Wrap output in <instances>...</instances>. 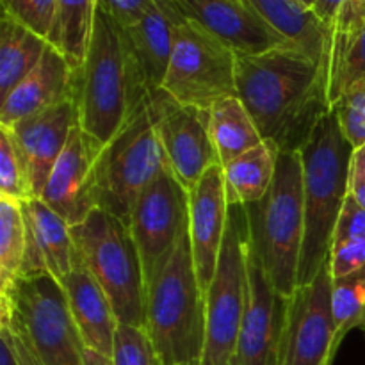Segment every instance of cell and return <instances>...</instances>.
Segmentation results:
<instances>
[{
	"label": "cell",
	"instance_id": "cell-1",
	"mask_svg": "<svg viewBox=\"0 0 365 365\" xmlns=\"http://www.w3.org/2000/svg\"><path fill=\"white\" fill-rule=\"evenodd\" d=\"M235 84L264 141L280 152H302L331 110L324 64L294 45L257 56L237 53Z\"/></svg>",
	"mask_w": 365,
	"mask_h": 365
},
{
	"label": "cell",
	"instance_id": "cell-2",
	"mask_svg": "<svg viewBox=\"0 0 365 365\" xmlns=\"http://www.w3.org/2000/svg\"><path fill=\"white\" fill-rule=\"evenodd\" d=\"M148 95L123 27L100 6L84 64L73 71L78 125L107 145Z\"/></svg>",
	"mask_w": 365,
	"mask_h": 365
},
{
	"label": "cell",
	"instance_id": "cell-3",
	"mask_svg": "<svg viewBox=\"0 0 365 365\" xmlns=\"http://www.w3.org/2000/svg\"><path fill=\"white\" fill-rule=\"evenodd\" d=\"M353 146L342 134L337 114H327L299 152L303 164L305 234L298 285L310 284L328 262L335 225L349 195Z\"/></svg>",
	"mask_w": 365,
	"mask_h": 365
},
{
	"label": "cell",
	"instance_id": "cell-4",
	"mask_svg": "<svg viewBox=\"0 0 365 365\" xmlns=\"http://www.w3.org/2000/svg\"><path fill=\"white\" fill-rule=\"evenodd\" d=\"M205 317V292L196 274L187 227L146 292V331L163 365L202 360Z\"/></svg>",
	"mask_w": 365,
	"mask_h": 365
},
{
	"label": "cell",
	"instance_id": "cell-5",
	"mask_svg": "<svg viewBox=\"0 0 365 365\" xmlns=\"http://www.w3.org/2000/svg\"><path fill=\"white\" fill-rule=\"evenodd\" d=\"M250 241L273 287L289 298L298 287L305 234L303 164L299 153H278L273 184L260 202L245 205Z\"/></svg>",
	"mask_w": 365,
	"mask_h": 365
},
{
	"label": "cell",
	"instance_id": "cell-6",
	"mask_svg": "<svg viewBox=\"0 0 365 365\" xmlns=\"http://www.w3.org/2000/svg\"><path fill=\"white\" fill-rule=\"evenodd\" d=\"M75 246L110 299L120 324L146 328V280L141 257L125 221L95 209L71 227Z\"/></svg>",
	"mask_w": 365,
	"mask_h": 365
},
{
	"label": "cell",
	"instance_id": "cell-7",
	"mask_svg": "<svg viewBox=\"0 0 365 365\" xmlns=\"http://www.w3.org/2000/svg\"><path fill=\"white\" fill-rule=\"evenodd\" d=\"M0 324L27 339L41 365H86V344L64 289L50 273L20 277L0 298Z\"/></svg>",
	"mask_w": 365,
	"mask_h": 365
},
{
	"label": "cell",
	"instance_id": "cell-8",
	"mask_svg": "<svg viewBox=\"0 0 365 365\" xmlns=\"http://www.w3.org/2000/svg\"><path fill=\"white\" fill-rule=\"evenodd\" d=\"M248 246L245 205H230L220 262L205 294V348L200 365H225L237 351L248 292Z\"/></svg>",
	"mask_w": 365,
	"mask_h": 365
},
{
	"label": "cell",
	"instance_id": "cell-9",
	"mask_svg": "<svg viewBox=\"0 0 365 365\" xmlns=\"http://www.w3.org/2000/svg\"><path fill=\"white\" fill-rule=\"evenodd\" d=\"M168 166L163 143L145 100L125 127L103 146L98 159L100 209L128 225L135 198Z\"/></svg>",
	"mask_w": 365,
	"mask_h": 365
},
{
	"label": "cell",
	"instance_id": "cell-10",
	"mask_svg": "<svg viewBox=\"0 0 365 365\" xmlns=\"http://www.w3.org/2000/svg\"><path fill=\"white\" fill-rule=\"evenodd\" d=\"M237 53L189 18L173 31V52L163 91L182 106L210 110L214 103L237 95Z\"/></svg>",
	"mask_w": 365,
	"mask_h": 365
},
{
	"label": "cell",
	"instance_id": "cell-11",
	"mask_svg": "<svg viewBox=\"0 0 365 365\" xmlns=\"http://www.w3.org/2000/svg\"><path fill=\"white\" fill-rule=\"evenodd\" d=\"M187 227L189 192L168 166L135 198L128 220V228L145 271L146 292L153 278L173 255Z\"/></svg>",
	"mask_w": 365,
	"mask_h": 365
},
{
	"label": "cell",
	"instance_id": "cell-12",
	"mask_svg": "<svg viewBox=\"0 0 365 365\" xmlns=\"http://www.w3.org/2000/svg\"><path fill=\"white\" fill-rule=\"evenodd\" d=\"M334 277L330 262L310 284L298 285L287 298L280 365H331L339 349L331 309Z\"/></svg>",
	"mask_w": 365,
	"mask_h": 365
},
{
	"label": "cell",
	"instance_id": "cell-13",
	"mask_svg": "<svg viewBox=\"0 0 365 365\" xmlns=\"http://www.w3.org/2000/svg\"><path fill=\"white\" fill-rule=\"evenodd\" d=\"M146 103L168 164L189 192L210 168L220 164L210 139L209 110L182 106L163 89L150 93Z\"/></svg>",
	"mask_w": 365,
	"mask_h": 365
},
{
	"label": "cell",
	"instance_id": "cell-14",
	"mask_svg": "<svg viewBox=\"0 0 365 365\" xmlns=\"http://www.w3.org/2000/svg\"><path fill=\"white\" fill-rule=\"evenodd\" d=\"M103 146L77 123L43 189V202L70 227L100 209L98 159Z\"/></svg>",
	"mask_w": 365,
	"mask_h": 365
},
{
	"label": "cell",
	"instance_id": "cell-15",
	"mask_svg": "<svg viewBox=\"0 0 365 365\" xmlns=\"http://www.w3.org/2000/svg\"><path fill=\"white\" fill-rule=\"evenodd\" d=\"M287 298L273 287L259 255L248 246V292L237 341L241 365H280Z\"/></svg>",
	"mask_w": 365,
	"mask_h": 365
},
{
	"label": "cell",
	"instance_id": "cell-16",
	"mask_svg": "<svg viewBox=\"0 0 365 365\" xmlns=\"http://www.w3.org/2000/svg\"><path fill=\"white\" fill-rule=\"evenodd\" d=\"M182 14L202 25L235 53L257 56L292 45L278 34L250 0H175Z\"/></svg>",
	"mask_w": 365,
	"mask_h": 365
},
{
	"label": "cell",
	"instance_id": "cell-17",
	"mask_svg": "<svg viewBox=\"0 0 365 365\" xmlns=\"http://www.w3.org/2000/svg\"><path fill=\"white\" fill-rule=\"evenodd\" d=\"M230 203L221 164L210 168L189 191V239L202 291H209L223 248Z\"/></svg>",
	"mask_w": 365,
	"mask_h": 365
},
{
	"label": "cell",
	"instance_id": "cell-18",
	"mask_svg": "<svg viewBox=\"0 0 365 365\" xmlns=\"http://www.w3.org/2000/svg\"><path fill=\"white\" fill-rule=\"evenodd\" d=\"M77 123V103L73 98H68L50 109L18 121L13 127H7L11 128L27 157L34 196L38 198H41L53 164L63 153Z\"/></svg>",
	"mask_w": 365,
	"mask_h": 365
},
{
	"label": "cell",
	"instance_id": "cell-19",
	"mask_svg": "<svg viewBox=\"0 0 365 365\" xmlns=\"http://www.w3.org/2000/svg\"><path fill=\"white\" fill-rule=\"evenodd\" d=\"M324 73L330 107L365 78V0H348L328 24Z\"/></svg>",
	"mask_w": 365,
	"mask_h": 365
},
{
	"label": "cell",
	"instance_id": "cell-20",
	"mask_svg": "<svg viewBox=\"0 0 365 365\" xmlns=\"http://www.w3.org/2000/svg\"><path fill=\"white\" fill-rule=\"evenodd\" d=\"M68 98H73V68L56 46L48 45L38 66L0 103V127H13Z\"/></svg>",
	"mask_w": 365,
	"mask_h": 365
},
{
	"label": "cell",
	"instance_id": "cell-21",
	"mask_svg": "<svg viewBox=\"0 0 365 365\" xmlns=\"http://www.w3.org/2000/svg\"><path fill=\"white\" fill-rule=\"evenodd\" d=\"M61 285L86 348L113 359L114 339L120 323L106 291L84 266L81 257Z\"/></svg>",
	"mask_w": 365,
	"mask_h": 365
},
{
	"label": "cell",
	"instance_id": "cell-22",
	"mask_svg": "<svg viewBox=\"0 0 365 365\" xmlns=\"http://www.w3.org/2000/svg\"><path fill=\"white\" fill-rule=\"evenodd\" d=\"M184 18L175 0H159L139 21L123 29L150 93L163 88L173 52L175 25Z\"/></svg>",
	"mask_w": 365,
	"mask_h": 365
},
{
	"label": "cell",
	"instance_id": "cell-23",
	"mask_svg": "<svg viewBox=\"0 0 365 365\" xmlns=\"http://www.w3.org/2000/svg\"><path fill=\"white\" fill-rule=\"evenodd\" d=\"M21 210L25 227L34 239L46 273L61 284L78 260L71 227L38 196L21 203Z\"/></svg>",
	"mask_w": 365,
	"mask_h": 365
},
{
	"label": "cell",
	"instance_id": "cell-24",
	"mask_svg": "<svg viewBox=\"0 0 365 365\" xmlns=\"http://www.w3.org/2000/svg\"><path fill=\"white\" fill-rule=\"evenodd\" d=\"M264 20L289 43L324 64L328 25L299 0H250Z\"/></svg>",
	"mask_w": 365,
	"mask_h": 365
},
{
	"label": "cell",
	"instance_id": "cell-25",
	"mask_svg": "<svg viewBox=\"0 0 365 365\" xmlns=\"http://www.w3.org/2000/svg\"><path fill=\"white\" fill-rule=\"evenodd\" d=\"M278 153L280 150L274 143L264 141L221 166L230 205H252L266 196L273 184Z\"/></svg>",
	"mask_w": 365,
	"mask_h": 365
},
{
	"label": "cell",
	"instance_id": "cell-26",
	"mask_svg": "<svg viewBox=\"0 0 365 365\" xmlns=\"http://www.w3.org/2000/svg\"><path fill=\"white\" fill-rule=\"evenodd\" d=\"M48 39L36 34L14 18L0 20V100L6 98L39 64L48 48Z\"/></svg>",
	"mask_w": 365,
	"mask_h": 365
},
{
	"label": "cell",
	"instance_id": "cell-27",
	"mask_svg": "<svg viewBox=\"0 0 365 365\" xmlns=\"http://www.w3.org/2000/svg\"><path fill=\"white\" fill-rule=\"evenodd\" d=\"M209 114L210 139L221 166L264 143L255 121L237 95L214 103Z\"/></svg>",
	"mask_w": 365,
	"mask_h": 365
},
{
	"label": "cell",
	"instance_id": "cell-28",
	"mask_svg": "<svg viewBox=\"0 0 365 365\" xmlns=\"http://www.w3.org/2000/svg\"><path fill=\"white\" fill-rule=\"evenodd\" d=\"M100 0H57L48 43L75 70L84 64Z\"/></svg>",
	"mask_w": 365,
	"mask_h": 365
},
{
	"label": "cell",
	"instance_id": "cell-29",
	"mask_svg": "<svg viewBox=\"0 0 365 365\" xmlns=\"http://www.w3.org/2000/svg\"><path fill=\"white\" fill-rule=\"evenodd\" d=\"M25 259V220L21 203L0 196V298L20 278Z\"/></svg>",
	"mask_w": 365,
	"mask_h": 365
},
{
	"label": "cell",
	"instance_id": "cell-30",
	"mask_svg": "<svg viewBox=\"0 0 365 365\" xmlns=\"http://www.w3.org/2000/svg\"><path fill=\"white\" fill-rule=\"evenodd\" d=\"M0 196L20 203L34 198L27 157L7 127H0Z\"/></svg>",
	"mask_w": 365,
	"mask_h": 365
},
{
	"label": "cell",
	"instance_id": "cell-31",
	"mask_svg": "<svg viewBox=\"0 0 365 365\" xmlns=\"http://www.w3.org/2000/svg\"><path fill=\"white\" fill-rule=\"evenodd\" d=\"M331 309H334L337 342L353 330L360 328L365 314V267L348 277L335 278L331 289Z\"/></svg>",
	"mask_w": 365,
	"mask_h": 365
},
{
	"label": "cell",
	"instance_id": "cell-32",
	"mask_svg": "<svg viewBox=\"0 0 365 365\" xmlns=\"http://www.w3.org/2000/svg\"><path fill=\"white\" fill-rule=\"evenodd\" d=\"M114 365H163L146 328L120 324L114 339Z\"/></svg>",
	"mask_w": 365,
	"mask_h": 365
},
{
	"label": "cell",
	"instance_id": "cell-33",
	"mask_svg": "<svg viewBox=\"0 0 365 365\" xmlns=\"http://www.w3.org/2000/svg\"><path fill=\"white\" fill-rule=\"evenodd\" d=\"M331 110L337 114L342 134L353 150L362 148L365 145V78L355 82Z\"/></svg>",
	"mask_w": 365,
	"mask_h": 365
},
{
	"label": "cell",
	"instance_id": "cell-34",
	"mask_svg": "<svg viewBox=\"0 0 365 365\" xmlns=\"http://www.w3.org/2000/svg\"><path fill=\"white\" fill-rule=\"evenodd\" d=\"M2 14L14 18L36 34L48 39L56 16L57 0H0Z\"/></svg>",
	"mask_w": 365,
	"mask_h": 365
},
{
	"label": "cell",
	"instance_id": "cell-35",
	"mask_svg": "<svg viewBox=\"0 0 365 365\" xmlns=\"http://www.w3.org/2000/svg\"><path fill=\"white\" fill-rule=\"evenodd\" d=\"M330 271L331 277L342 278L365 267V239L339 242L331 246L330 252Z\"/></svg>",
	"mask_w": 365,
	"mask_h": 365
},
{
	"label": "cell",
	"instance_id": "cell-36",
	"mask_svg": "<svg viewBox=\"0 0 365 365\" xmlns=\"http://www.w3.org/2000/svg\"><path fill=\"white\" fill-rule=\"evenodd\" d=\"M355 239H365V209L351 195H348L335 225L334 245Z\"/></svg>",
	"mask_w": 365,
	"mask_h": 365
},
{
	"label": "cell",
	"instance_id": "cell-37",
	"mask_svg": "<svg viewBox=\"0 0 365 365\" xmlns=\"http://www.w3.org/2000/svg\"><path fill=\"white\" fill-rule=\"evenodd\" d=\"M159 0H100V6L123 29L141 20L157 6Z\"/></svg>",
	"mask_w": 365,
	"mask_h": 365
},
{
	"label": "cell",
	"instance_id": "cell-38",
	"mask_svg": "<svg viewBox=\"0 0 365 365\" xmlns=\"http://www.w3.org/2000/svg\"><path fill=\"white\" fill-rule=\"evenodd\" d=\"M0 365H21L13 344V334L7 324H0Z\"/></svg>",
	"mask_w": 365,
	"mask_h": 365
},
{
	"label": "cell",
	"instance_id": "cell-39",
	"mask_svg": "<svg viewBox=\"0 0 365 365\" xmlns=\"http://www.w3.org/2000/svg\"><path fill=\"white\" fill-rule=\"evenodd\" d=\"M11 334H13V344H14V349H16L18 359H20V364L21 365H41V362L38 360V356H36V353L32 351V348H31V344L27 342V339L14 330H11Z\"/></svg>",
	"mask_w": 365,
	"mask_h": 365
},
{
	"label": "cell",
	"instance_id": "cell-40",
	"mask_svg": "<svg viewBox=\"0 0 365 365\" xmlns=\"http://www.w3.org/2000/svg\"><path fill=\"white\" fill-rule=\"evenodd\" d=\"M346 2L348 0H314V11L328 25Z\"/></svg>",
	"mask_w": 365,
	"mask_h": 365
},
{
	"label": "cell",
	"instance_id": "cell-41",
	"mask_svg": "<svg viewBox=\"0 0 365 365\" xmlns=\"http://www.w3.org/2000/svg\"><path fill=\"white\" fill-rule=\"evenodd\" d=\"M349 195L365 209V171L351 170V177H349Z\"/></svg>",
	"mask_w": 365,
	"mask_h": 365
},
{
	"label": "cell",
	"instance_id": "cell-42",
	"mask_svg": "<svg viewBox=\"0 0 365 365\" xmlns=\"http://www.w3.org/2000/svg\"><path fill=\"white\" fill-rule=\"evenodd\" d=\"M86 365H114L110 356L102 355L93 349H86Z\"/></svg>",
	"mask_w": 365,
	"mask_h": 365
},
{
	"label": "cell",
	"instance_id": "cell-43",
	"mask_svg": "<svg viewBox=\"0 0 365 365\" xmlns=\"http://www.w3.org/2000/svg\"><path fill=\"white\" fill-rule=\"evenodd\" d=\"M351 170L365 171V145L362 146V148H359V150H355V152H353Z\"/></svg>",
	"mask_w": 365,
	"mask_h": 365
},
{
	"label": "cell",
	"instance_id": "cell-44",
	"mask_svg": "<svg viewBox=\"0 0 365 365\" xmlns=\"http://www.w3.org/2000/svg\"><path fill=\"white\" fill-rule=\"evenodd\" d=\"M225 365H241V364H239L237 356H232V359H230V360H228V362H227V364H225Z\"/></svg>",
	"mask_w": 365,
	"mask_h": 365
},
{
	"label": "cell",
	"instance_id": "cell-45",
	"mask_svg": "<svg viewBox=\"0 0 365 365\" xmlns=\"http://www.w3.org/2000/svg\"><path fill=\"white\" fill-rule=\"evenodd\" d=\"M302 4H305L307 7H314V0H299Z\"/></svg>",
	"mask_w": 365,
	"mask_h": 365
},
{
	"label": "cell",
	"instance_id": "cell-46",
	"mask_svg": "<svg viewBox=\"0 0 365 365\" xmlns=\"http://www.w3.org/2000/svg\"><path fill=\"white\" fill-rule=\"evenodd\" d=\"M185 365H200V362H195V364H185Z\"/></svg>",
	"mask_w": 365,
	"mask_h": 365
}]
</instances>
